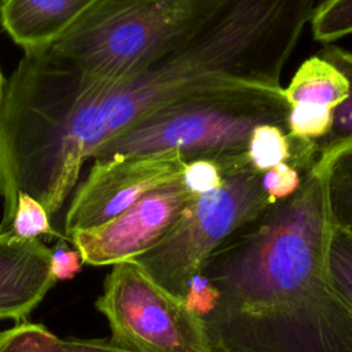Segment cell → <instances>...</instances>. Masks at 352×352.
Returning a JSON list of instances; mask_svg holds the SVG:
<instances>
[{
	"label": "cell",
	"mask_w": 352,
	"mask_h": 352,
	"mask_svg": "<svg viewBox=\"0 0 352 352\" xmlns=\"http://www.w3.org/2000/svg\"><path fill=\"white\" fill-rule=\"evenodd\" d=\"M315 6L232 16L151 66L114 82L85 84L43 52L21 58L0 110V231L23 192L55 214L87 160L135 124L188 94L232 84L280 88L282 72Z\"/></svg>",
	"instance_id": "1"
},
{
	"label": "cell",
	"mask_w": 352,
	"mask_h": 352,
	"mask_svg": "<svg viewBox=\"0 0 352 352\" xmlns=\"http://www.w3.org/2000/svg\"><path fill=\"white\" fill-rule=\"evenodd\" d=\"M330 219L322 176L270 204L205 261L217 289L202 318L212 352H352V312L326 272Z\"/></svg>",
	"instance_id": "2"
},
{
	"label": "cell",
	"mask_w": 352,
	"mask_h": 352,
	"mask_svg": "<svg viewBox=\"0 0 352 352\" xmlns=\"http://www.w3.org/2000/svg\"><path fill=\"white\" fill-rule=\"evenodd\" d=\"M289 111L282 87L202 89L155 110L99 147L91 160L177 153L184 162L210 160L226 172L249 164L248 144L256 126L272 124L287 132Z\"/></svg>",
	"instance_id": "3"
},
{
	"label": "cell",
	"mask_w": 352,
	"mask_h": 352,
	"mask_svg": "<svg viewBox=\"0 0 352 352\" xmlns=\"http://www.w3.org/2000/svg\"><path fill=\"white\" fill-rule=\"evenodd\" d=\"M270 204L261 173L250 164L226 170L221 184L194 195L166 236L135 261L157 283L184 300L208 257Z\"/></svg>",
	"instance_id": "4"
},
{
	"label": "cell",
	"mask_w": 352,
	"mask_h": 352,
	"mask_svg": "<svg viewBox=\"0 0 352 352\" xmlns=\"http://www.w3.org/2000/svg\"><path fill=\"white\" fill-rule=\"evenodd\" d=\"M111 342L131 352H212L204 320L135 260L113 265L95 302Z\"/></svg>",
	"instance_id": "5"
},
{
	"label": "cell",
	"mask_w": 352,
	"mask_h": 352,
	"mask_svg": "<svg viewBox=\"0 0 352 352\" xmlns=\"http://www.w3.org/2000/svg\"><path fill=\"white\" fill-rule=\"evenodd\" d=\"M92 161L65 216L67 236L110 221L146 194L180 180L186 168L177 153Z\"/></svg>",
	"instance_id": "6"
},
{
	"label": "cell",
	"mask_w": 352,
	"mask_h": 352,
	"mask_svg": "<svg viewBox=\"0 0 352 352\" xmlns=\"http://www.w3.org/2000/svg\"><path fill=\"white\" fill-rule=\"evenodd\" d=\"M192 197L180 179L146 194L110 221L77 231L69 239L89 265L135 260L166 236Z\"/></svg>",
	"instance_id": "7"
},
{
	"label": "cell",
	"mask_w": 352,
	"mask_h": 352,
	"mask_svg": "<svg viewBox=\"0 0 352 352\" xmlns=\"http://www.w3.org/2000/svg\"><path fill=\"white\" fill-rule=\"evenodd\" d=\"M52 249L0 231V320L26 318L55 285Z\"/></svg>",
	"instance_id": "8"
},
{
	"label": "cell",
	"mask_w": 352,
	"mask_h": 352,
	"mask_svg": "<svg viewBox=\"0 0 352 352\" xmlns=\"http://www.w3.org/2000/svg\"><path fill=\"white\" fill-rule=\"evenodd\" d=\"M103 0H0V25L25 52L47 48Z\"/></svg>",
	"instance_id": "9"
},
{
	"label": "cell",
	"mask_w": 352,
	"mask_h": 352,
	"mask_svg": "<svg viewBox=\"0 0 352 352\" xmlns=\"http://www.w3.org/2000/svg\"><path fill=\"white\" fill-rule=\"evenodd\" d=\"M345 76L320 55L305 59L283 89L290 106L308 104L334 110L348 98Z\"/></svg>",
	"instance_id": "10"
},
{
	"label": "cell",
	"mask_w": 352,
	"mask_h": 352,
	"mask_svg": "<svg viewBox=\"0 0 352 352\" xmlns=\"http://www.w3.org/2000/svg\"><path fill=\"white\" fill-rule=\"evenodd\" d=\"M323 180L330 224L352 234V146L312 166Z\"/></svg>",
	"instance_id": "11"
},
{
	"label": "cell",
	"mask_w": 352,
	"mask_h": 352,
	"mask_svg": "<svg viewBox=\"0 0 352 352\" xmlns=\"http://www.w3.org/2000/svg\"><path fill=\"white\" fill-rule=\"evenodd\" d=\"M336 66L348 80V98L333 110V124L330 131L312 143L315 164L326 160L333 153L352 146V51L330 45L318 54ZM314 164V165H315Z\"/></svg>",
	"instance_id": "12"
},
{
	"label": "cell",
	"mask_w": 352,
	"mask_h": 352,
	"mask_svg": "<svg viewBox=\"0 0 352 352\" xmlns=\"http://www.w3.org/2000/svg\"><path fill=\"white\" fill-rule=\"evenodd\" d=\"M297 142L289 133L272 124L254 128L248 144V161L253 169L263 173L282 162L294 161Z\"/></svg>",
	"instance_id": "13"
},
{
	"label": "cell",
	"mask_w": 352,
	"mask_h": 352,
	"mask_svg": "<svg viewBox=\"0 0 352 352\" xmlns=\"http://www.w3.org/2000/svg\"><path fill=\"white\" fill-rule=\"evenodd\" d=\"M327 279L352 312V234L331 226L326 246Z\"/></svg>",
	"instance_id": "14"
},
{
	"label": "cell",
	"mask_w": 352,
	"mask_h": 352,
	"mask_svg": "<svg viewBox=\"0 0 352 352\" xmlns=\"http://www.w3.org/2000/svg\"><path fill=\"white\" fill-rule=\"evenodd\" d=\"M309 25L314 38L324 44L352 34V0H323Z\"/></svg>",
	"instance_id": "15"
},
{
	"label": "cell",
	"mask_w": 352,
	"mask_h": 352,
	"mask_svg": "<svg viewBox=\"0 0 352 352\" xmlns=\"http://www.w3.org/2000/svg\"><path fill=\"white\" fill-rule=\"evenodd\" d=\"M0 352H67L63 340L37 323H21L0 331Z\"/></svg>",
	"instance_id": "16"
},
{
	"label": "cell",
	"mask_w": 352,
	"mask_h": 352,
	"mask_svg": "<svg viewBox=\"0 0 352 352\" xmlns=\"http://www.w3.org/2000/svg\"><path fill=\"white\" fill-rule=\"evenodd\" d=\"M50 217L45 208L37 199L21 192L16 197L15 213L8 231L25 239H38L43 235L62 238L52 228Z\"/></svg>",
	"instance_id": "17"
},
{
	"label": "cell",
	"mask_w": 352,
	"mask_h": 352,
	"mask_svg": "<svg viewBox=\"0 0 352 352\" xmlns=\"http://www.w3.org/2000/svg\"><path fill=\"white\" fill-rule=\"evenodd\" d=\"M333 110L319 106H290L287 116V133L300 142H316L331 128Z\"/></svg>",
	"instance_id": "18"
},
{
	"label": "cell",
	"mask_w": 352,
	"mask_h": 352,
	"mask_svg": "<svg viewBox=\"0 0 352 352\" xmlns=\"http://www.w3.org/2000/svg\"><path fill=\"white\" fill-rule=\"evenodd\" d=\"M307 170V169H305ZM292 162H282L261 173V187L271 204L294 195L304 180V172Z\"/></svg>",
	"instance_id": "19"
},
{
	"label": "cell",
	"mask_w": 352,
	"mask_h": 352,
	"mask_svg": "<svg viewBox=\"0 0 352 352\" xmlns=\"http://www.w3.org/2000/svg\"><path fill=\"white\" fill-rule=\"evenodd\" d=\"M224 177L221 166L210 160H195L186 162L182 182L194 194L199 195L217 188Z\"/></svg>",
	"instance_id": "20"
},
{
	"label": "cell",
	"mask_w": 352,
	"mask_h": 352,
	"mask_svg": "<svg viewBox=\"0 0 352 352\" xmlns=\"http://www.w3.org/2000/svg\"><path fill=\"white\" fill-rule=\"evenodd\" d=\"M219 297L213 283L204 274H199L190 282L184 301L192 312L204 318L216 308Z\"/></svg>",
	"instance_id": "21"
},
{
	"label": "cell",
	"mask_w": 352,
	"mask_h": 352,
	"mask_svg": "<svg viewBox=\"0 0 352 352\" xmlns=\"http://www.w3.org/2000/svg\"><path fill=\"white\" fill-rule=\"evenodd\" d=\"M82 263L78 250L69 249L63 243H59L52 249L51 274L55 280L72 279L80 272Z\"/></svg>",
	"instance_id": "22"
},
{
	"label": "cell",
	"mask_w": 352,
	"mask_h": 352,
	"mask_svg": "<svg viewBox=\"0 0 352 352\" xmlns=\"http://www.w3.org/2000/svg\"><path fill=\"white\" fill-rule=\"evenodd\" d=\"M67 352H131L120 348L111 340H63Z\"/></svg>",
	"instance_id": "23"
},
{
	"label": "cell",
	"mask_w": 352,
	"mask_h": 352,
	"mask_svg": "<svg viewBox=\"0 0 352 352\" xmlns=\"http://www.w3.org/2000/svg\"><path fill=\"white\" fill-rule=\"evenodd\" d=\"M6 84L7 81L4 80L3 77V73L0 70V110H1V106H3V100H4V94H6Z\"/></svg>",
	"instance_id": "24"
}]
</instances>
